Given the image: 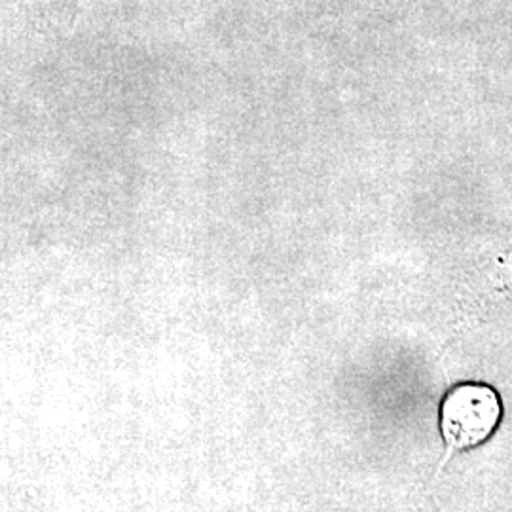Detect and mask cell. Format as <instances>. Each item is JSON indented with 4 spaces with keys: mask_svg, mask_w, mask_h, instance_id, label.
Segmentation results:
<instances>
[{
    "mask_svg": "<svg viewBox=\"0 0 512 512\" xmlns=\"http://www.w3.org/2000/svg\"><path fill=\"white\" fill-rule=\"evenodd\" d=\"M503 404L494 387L486 384H461L454 387L440 404V433L446 456L440 469L458 452L486 442L499 427Z\"/></svg>",
    "mask_w": 512,
    "mask_h": 512,
    "instance_id": "obj_1",
    "label": "cell"
}]
</instances>
